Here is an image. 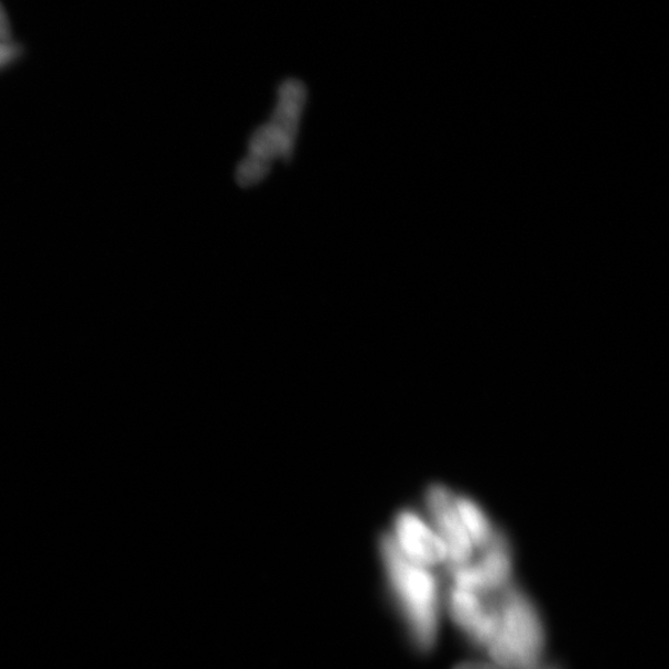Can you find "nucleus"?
<instances>
[{
	"instance_id": "1",
	"label": "nucleus",
	"mask_w": 669,
	"mask_h": 669,
	"mask_svg": "<svg viewBox=\"0 0 669 669\" xmlns=\"http://www.w3.org/2000/svg\"><path fill=\"white\" fill-rule=\"evenodd\" d=\"M395 601L401 611L409 637L417 650L431 651L441 621V587L431 569L407 559L385 536L379 548Z\"/></svg>"
},
{
	"instance_id": "2",
	"label": "nucleus",
	"mask_w": 669,
	"mask_h": 669,
	"mask_svg": "<svg viewBox=\"0 0 669 669\" xmlns=\"http://www.w3.org/2000/svg\"><path fill=\"white\" fill-rule=\"evenodd\" d=\"M498 626L486 650L500 669H532L542 662L546 627L537 606L521 591L508 586L496 603Z\"/></svg>"
},
{
	"instance_id": "3",
	"label": "nucleus",
	"mask_w": 669,
	"mask_h": 669,
	"mask_svg": "<svg viewBox=\"0 0 669 669\" xmlns=\"http://www.w3.org/2000/svg\"><path fill=\"white\" fill-rule=\"evenodd\" d=\"M278 105L271 121L259 127L249 143V151L237 169V183L248 187L263 180L277 159L289 161L293 153L299 121L306 101L302 82L289 78L278 93Z\"/></svg>"
},
{
	"instance_id": "4",
	"label": "nucleus",
	"mask_w": 669,
	"mask_h": 669,
	"mask_svg": "<svg viewBox=\"0 0 669 669\" xmlns=\"http://www.w3.org/2000/svg\"><path fill=\"white\" fill-rule=\"evenodd\" d=\"M514 572L511 548L496 533L485 548L481 561L451 569L454 586L482 596L501 594L511 583Z\"/></svg>"
},
{
	"instance_id": "5",
	"label": "nucleus",
	"mask_w": 669,
	"mask_h": 669,
	"mask_svg": "<svg viewBox=\"0 0 669 669\" xmlns=\"http://www.w3.org/2000/svg\"><path fill=\"white\" fill-rule=\"evenodd\" d=\"M427 505L433 528L445 544L449 569L471 563L475 547L458 517L452 492L443 485L432 486L427 494Z\"/></svg>"
},
{
	"instance_id": "6",
	"label": "nucleus",
	"mask_w": 669,
	"mask_h": 669,
	"mask_svg": "<svg viewBox=\"0 0 669 669\" xmlns=\"http://www.w3.org/2000/svg\"><path fill=\"white\" fill-rule=\"evenodd\" d=\"M391 538L398 551L418 565L431 569L446 563L447 553L442 538L416 512L403 511L397 516Z\"/></svg>"
},
{
	"instance_id": "7",
	"label": "nucleus",
	"mask_w": 669,
	"mask_h": 669,
	"mask_svg": "<svg viewBox=\"0 0 669 669\" xmlns=\"http://www.w3.org/2000/svg\"><path fill=\"white\" fill-rule=\"evenodd\" d=\"M447 612L454 624L477 647L494 640L498 626L496 604H487L482 595L453 586L447 594Z\"/></svg>"
},
{
	"instance_id": "8",
	"label": "nucleus",
	"mask_w": 669,
	"mask_h": 669,
	"mask_svg": "<svg viewBox=\"0 0 669 669\" xmlns=\"http://www.w3.org/2000/svg\"><path fill=\"white\" fill-rule=\"evenodd\" d=\"M455 506L458 517L465 531L471 538L475 548L485 549L492 543L495 532L490 519L487 518L484 509L472 498L465 496L455 497Z\"/></svg>"
},
{
	"instance_id": "9",
	"label": "nucleus",
	"mask_w": 669,
	"mask_h": 669,
	"mask_svg": "<svg viewBox=\"0 0 669 669\" xmlns=\"http://www.w3.org/2000/svg\"><path fill=\"white\" fill-rule=\"evenodd\" d=\"M19 54L20 48L17 44L10 42V40H0V68L14 62Z\"/></svg>"
},
{
	"instance_id": "10",
	"label": "nucleus",
	"mask_w": 669,
	"mask_h": 669,
	"mask_svg": "<svg viewBox=\"0 0 669 669\" xmlns=\"http://www.w3.org/2000/svg\"><path fill=\"white\" fill-rule=\"evenodd\" d=\"M10 37H12V29H10L6 9L0 3V40H10Z\"/></svg>"
},
{
	"instance_id": "11",
	"label": "nucleus",
	"mask_w": 669,
	"mask_h": 669,
	"mask_svg": "<svg viewBox=\"0 0 669 669\" xmlns=\"http://www.w3.org/2000/svg\"><path fill=\"white\" fill-rule=\"evenodd\" d=\"M454 669H500L495 663L485 661H468L457 665Z\"/></svg>"
},
{
	"instance_id": "12",
	"label": "nucleus",
	"mask_w": 669,
	"mask_h": 669,
	"mask_svg": "<svg viewBox=\"0 0 669 669\" xmlns=\"http://www.w3.org/2000/svg\"><path fill=\"white\" fill-rule=\"evenodd\" d=\"M532 669H563L561 666H558L555 663H539L538 666H536Z\"/></svg>"
}]
</instances>
